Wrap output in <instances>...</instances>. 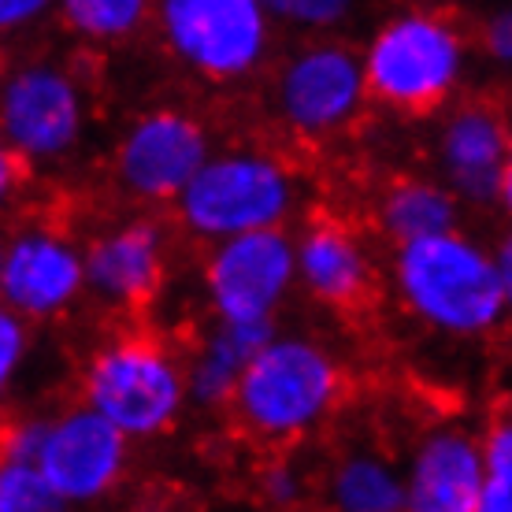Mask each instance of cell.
Listing matches in <instances>:
<instances>
[{
  "label": "cell",
  "mask_w": 512,
  "mask_h": 512,
  "mask_svg": "<svg viewBox=\"0 0 512 512\" xmlns=\"http://www.w3.org/2000/svg\"><path fill=\"white\" fill-rule=\"evenodd\" d=\"M60 15H64L67 30H75L82 38L119 41L145 23L149 4H141V0H67Z\"/></svg>",
  "instance_id": "cell-20"
},
{
  "label": "cell",
  "mask_w": 512,
  "mask_h": 512,
  "mask_svg": "<svg viewBox=\"0 0 512 512\" xmlns=\"http://www.w3.org/2000/svg\"><path fill=\"white\" fill-rule=\"evenodd\" d=\"M26 357V323L19 316H12L8 308H0V397L12 383L15 368Z\"/></svg>",
  "instance_id": "cell-24"
},
{
  "label": "cell",
  "mask_w": 512,
  "mask_h": 512,
  "mask_svg": "<svg viewBox=\"0 0 512 512\" xmlns=\"http://www.w3.org/2000/svg\"><path fill=\"white\" fill-rule=\"evenodd\" d=\"M86 409L123 438L164 435L186 405L182 364L149 334L116 338L90 360L82 379Z\"/></svg>",
  "instance_id": "cell-4"
},
{
  "label": "cell",
  "mask_w": 512,
  "mask_h": 512,
  "mask_svg": "<svg viewBox=\"0 0 512 512\" xmlns=\"http://www.w3.org/2000/svg\"><path fill=\"white\" fill-rule=\"evenodd\" d=\"M175 205L193 234L219 242L256 231H279L294 205V179L275 156L264 153L208 156Z\"/></svg>",
  "instance_id": "cell-5"
},
{
  "label": "cell",
  "mask_w": 512,
  "mask_h": 512,
  "mask_svg": "<svg viewBox=\"0 0 512 512\" xmlns=\"http://www.w3.org/2000/svg\"><path fill=\"white\" fill-rule=\"evenodd\" d=\"M305 494V483L290 461H275L271 468L260 472V498L279 505V509H294L297 501Z\"/></svg>",
  "instance_id": "cell-23"
},
{
  "label": "cell",
  "mask_w": 512,
  "mask_h": 512,
  "mask_svg": "<svg viewBox=\"0 0 512 512\" xmlns=\"http://www.w3.org/2000/svg\"><path fill=\"white\" fill-rule=\"evenodd\" d=\"M475 512H512V472H483Z\"/></svg>",
  "instance_id": "cell-25"
},
{
  "label": "cell",
  "mask_w": 512,
  "mask_h": 512,
  "mask_svg": "<svg viewBox=\"0 0 512 512\" xmlns=\"http://www.w3.org/2000/svg\"><path fill=\"white\" fill-rule=\"evenodd\" d=\"M483 45H487L490 56H498L501 64H509V56H512V15H509V8H501L498 15H490L487 19Z\"/></svg>",
  "instance_id": "cell-26"
},
{
  "label": "cell",
  "mask_w": 512,
  "mask_h": 512,
  "mask_svg": "<svg viewBox=\"0 0 512 512\" xmlns=\"http://www.w3.org/2000/svg\"><path fill=\"white\" fill-rule=\"evenodd\" d=\"M394 282L423 323L461 338L494 331L512 297L494 271V256L464 234L401 245L394 253Z\"/></svg>",
  "instance_id": "cell-1"
},
{
  "label": "cell",
  "mask_w": 512,
  "mask_h": 512,
  "mask_svg": "<svg viewBox=\"0 0 512 512\" xmlns=\"http://www.w3.org/2000/svg\"><path fill=\"white\" fill-rule=\"evenodd\" d=\"M26 179V164L19 160V156L0 141V208L12 201L15 193H19V186H23Z\"/></svg>",
  "instance_id": "cell-27"
},
{
  "label": "cell",
  "mask_w": 512,
  "mask_h": 512,
  "mask_svg": "<svg viewBox=\"0 0 512 512\" xmlns=\"http://www.w3.org/2000/svg\"><path fill=\"white\" fill-rule=\"evenodd\" d=\"M38 472L60 498L97 501L119 483L127 468V438L90 409H71L45 420L38 449Z\"/></svg>",
  "instance_id": "cell-11"
},
{
  "label": "cell",
  "mask_w": 512,
  "mask_h": 512,
  "mask_svg": "<svg viewBox=\"0 0 512 512\" xmlns=\"http://www.w3.org/2000/svg\"><path fill=\"white\" fill-rule=\"evenodd\" d=\"M49 4L45 0H0V34L4 30H19V26L34 23Z\"/></svg>",
  "instance_id": "cell-28"
},
{
  "label": "cell",
  "mask_w": 512,
  "mask_h": 512,
  "mask_svg": "<svg viewBox=\"0 0 512 512\" xmlns=\"http://www.w3.org/2000/svg\"><path fill=\"white\" fill-rule=\"evenodd\" d=\"M208 156V134L190 112L156 108L123 134L116 171L123 186L145 201H179Z\"/></svg>",
  "instance_id": "cell-9"
},
{
  "label": "cell",
  "mask_w": 512,
  "mask_h": 512,
  "mask_svg": "<svg viewBox=\"0 0 512 512\" xmlns=\"http://www.w3.org/2000/svg\"><path fill=\"white\" fill-rule=\"evenodd\" d=\"M331 512H405V475L379 449H349L327 475Z\"/></svg>",
  "instance_id": "cell-19"
},
{
  "label": "cell",
  "mask_w": 512,
  "mask_h": 512,
  "mask_svg": "<svg viewBox=\"0 0 512 512\" xmlns=\"http://www.w3.org/2000/svg\"><path fill=\"white\" fill-rule=\"evenodd\" d=\"M0 512H67V501L45 483L38 464L0 461Z\"/></svg>",
  "instance_id": "cell-21"
},
{
  "label": "cell",
  "mask_w": 512,
  "mask_h": 512,
  "mask_svg": "<svg viewBox=\"0 0 512 512\" xmlns=\"http://www.w3.org/2000/svg\"><path fill=\"white\" fill-rule=\"evenodd\" d=\"M82 282L108 305L141 312L164 286L160 231L149 219H134V223L101 234L82 253Z\"/></svg>",
  "instance_id": "cell-15"
},
{
  "label": "cell",
  "mask_w": 512,
  "mask_h": 512,
  "mask_svg": "<svg viewBox=\"0 0 512 512\" xmlns=\"http://www.w3.org/2000/svg\"><path fill=\"white\" fill-rule=\"evenodd\" d=\"M364 97L360 56L342 45H312L279 71V112L305 138L346 130Z\"/></svg>",
  "instance_id": "cell-10"
},
{
  "label": "cell",
  "mask_w": 512,
  "mask_h": 512,
  "mask_svg": "<svg viewBox=\"0 0 512 512\" xmlns=\"http://www.w3.org/2000/svg\"><path fill=\"white\" fill-rule=\"evenodd\" d=\"M483 487L479 438L468 427H435L405 472V512H475Z\"/></svg>",
  "instance_id": "cell-16"
},
{
  "label": "cell",
  "mask_w": 512,
  "mask_h": 512,
  "mask_svg": "<svg viewBox=\"0 0 512 512\" xmlns=\"http://www.w3.org/2000/svg\"><path fill=\"white\" fill-rule=\"evenodd\" d=\"M82 282V253L49 227L15 234L0 256V308L19 320H49L64 312Z\"/></svg>",
  "instance_id": "cell-12"
},
{
  "label": "cell",
  "mask_w": 512,
  "mask_h": 512,
  "mask_svg": "<svg viewBox=\"0 0 512 512\" xmlns=\"http://www.w3.org/2000/svg\"><path fill=\"white\" fill-rule=\"evenodd\" d=\"M82 123V90L60 67L30 64L0 82V141L26 167L71 153L82 138Z\"/></svg>",
  "instance_id": "cell-7"
},
{
  "label": "cell",
  "mask_w": 512,
  "mask_h": 512,
  "mask_svg": "<svg viewBox=\"0 0 512 512\" xmlns=\"http://www.w3.org/2000/svg\"><path fill=\"white\" fill-rule=\"evenodd\" d=\"M379 231L401 245L457 234V197L442 182L394 179L379 201Z\"/></svg>",
  "instance_id": "cell-18"
},
{
  "label": "cell",
  "mask_w": 512,
  "mask_h": 512,
  "mask_svg": "<svg viewBox=\"0 0 512 512\" xmlns=\"http://www.w3.org/2000/svg\"><path fill=\"white\" fill-rule=\"evenodd\" d=\"M294 279V242L286 231L227 238L205 268L208 297L223 323L271 320Z\"/></svg>",
  "instance_id": "cell-8"
},
{
  "label": "cell",
  "mask_w": 512,
  "mask_h": 512,
  "mask_svg": "<svg viewBox=\"0 0 512 512\" xmlns=\"http://www.w3.org/2000/svg\"><path fill=\"white\" fill-rule=\"evenodd\" d=\"M438 164L453 197H464L472 205H509V127L498 104H461L442 127Z\"/></svg>",
  "instance_id": "cell-13"
},
{
  "label": "cell",
  "mask_w": 512,
  "mask_h": 512,
  "mask_svg": "<svg viewBox=\"0 0 512 512\" xmlns=\"http://www.w3.org/2000/svg\"><path fill=\"white\" fill-rule=\"evenodd\" d=\"M275 338V320L264 323H216L201 353L182 368L186 397H193L201 409H223L234 401L242 372L260 357V349Z\"/></svg>",
  "instance_id": "cell-17"
},
{
  "label": "cell",
  "mask_w": 512,
  "mask_h": 512,
  "mask_svg": "<svg viewBox=\"0 0 512 512\" xmlns=\"http://www.w3.org/2000/svg\"><path fill=\"white\" fill-rule=\"evenodd\" d=\"M464 64L461 34L438 15H397L379 26L360 60L364 93L401 116H427L457 90Z\"/></svg>",
  "instance_id": "cell-3"
},
{
  "label": "cell",
  "mask_w": 512,
  "mask_h": 512,
  "mask_svg": "<svg viewBox=\"0 0 512 512\" xmlns=\"http://www.w3.org/2000/svg\"><path fill=\"white\" fill-rule=\"evenodd\" d=\"M167 49L197 75H249L268 49V12L256 0H167L156 8Z\"/></svg>",
  "instance_id": "cell-6"
},
{
  "label": "cell",
  "mask_w": 512,
  "mask_h": 512,
  "mask_svg": "<svg viewBox=\"0 0 512 512\" xmlns=\"http://www.w3.org/2000/svg\"><path fill=\"white\" fill-rule=\"evenodd\" d=\"M0 256H4V238H0Z\"/></svg>",
  "instance_id": "cell-29"
},
{
  "label": "cell",
  "mask_w": 512,
  "mask_h": 512,
  "mask_svg": "<svg viewBox=\"0 0 512 512\" xmlns=\"http://www.w3.org/2000/svg\"><path fill=\"white\" fill-rule=\"evenodd\" d=\"M346 397V372L308 338H271L234 390V412L253 438L294 442L320 427Z\"/></svg>",
  "instance_id": "cell-2"
},
{
  "label": "cell",
  "mask_w": 512,
  "mask_h": 512,
  "mask_svg": "<svg viewBox=\"0 0 512 512\" xmlns=\"http://www.w3.org/2000/svg\"><path fill=\"white\" fill-rule=\"evenodd\" d=\"M294 275H301L305 290L316 301L338 312H364L375 305V268L368 249L346 219L327 212L308 219L301 242L294 245Z\"/></svg>",
  "instance_id": "cell-14"
},
{
  "label": "cell",
  "mask_w": 512,
  "mask_h": 512,
  "mask_svg": "<svg viewBox=\"0 0 512 512\" xmlns=\"http://www.w3.org/2000/svg\"><path fill=\"white\" fill-rule=\"evenodd\" d=\"M264 12H275L301 26H334L342 23V15H349V4L342 0H279V4H264Z\"/></svg>",
  "instance_id": "cell-22"
}]
</instances>
